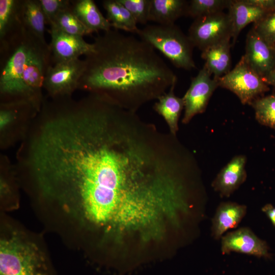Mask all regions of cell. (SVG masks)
Here are the masks:
<instances>
[{"label":"cell","mask_w":275,"mask_h":275,"mask_svg":"<svg viewBox=\"0 0 275 275\" xmlns=\"http://www.w3.org/2000/svg\"><path fill=\"white\" fill-rule=\"evenodd\" d=\"M246 158L243 155L234 156L216 176L212 183L215 191L223 197H229L246 180Z\"/></svg>","instance_id":"cell-13"},{"label":"cell","mask_w":275,"mask_h":275,"mask_svg":"<svg viewBox=\"0 0 275 275\" xmlns=\"http://www.w3.org/2000/svg\"><path fill=\"white\" fill-rule=\"evenodd\" d=\"M23 0L0 1V44L10 40L22 29Z\"/></svg>","instance_id":"cell-17"},{"label":"cell","mask_w":275,"mask_h":275,"mask_svg":"<svg viewBox=\"0 0 275 275\" xmlns=\"http://www.w3.org/2000/svg\"><path fill=\"white\" fill-rule=\"evenodd\" d=\"M250 105L255 111L257 121L275 130V94L258 97Z\"/></svg>","instance_id":"cell-23"},{"label":"cell","mask_w":275,"mask_h":275,"mask_svg":"<svg viewBox=\"0 0 275 275\" xmlns=\"http://www.w3.org/2000/svg\"><path fill=\"white\" fill-rule=\"evenodd\" d=\"M188 2L184 0H151L149 20L159 24H174L186 15Z\"/></svg>","instance_id":"cell-21"},{"label":"cell","mask_w":275,"mask_h":275,"mask_svg":"<svg viewBox=\"0 0 275 275\" xmlns=\"http://www.w3.org/2000/svg\"><path fill=\"white\" fill-rule=\"evenodd\" d=\"M21 20L22 27L32 38L47 44L44 37L45 19L39 0H23Z\"/></svg>","instance_id":"cell-20"},{"label":"cell","mask_w":275,"mask_h":275,"mask_svg":"<svg viewBox=\"0 0 275 275\" xmlns=\"http://www.w3.org/2000/svg\"><path fill=\"white\" fill-rule=\"evenodd\" d=\"M22 27L21 31L0 45V92L5 102L23 99L22 77L34 42Z\"/></svg>","instance_id":"cell-2"},{"label":"cell","mask_w":275,"mask_h":275,"mask_svg":"<svg viewBox=\"0 0 275 275\" xmlns=\"http://www.w3.org/2000/svg\"><path fill=\"white\" fill-rule=\"evenodd\" d=\"M231 33L229 15L223 11L195 18L187 36L193 47L202 51L226 39H231Z\"/></svg>","instance_id":"cell-7"},{"label":"cell","mask_w":275,"mask_h":275,"mask_svg":"<svg viewBox=\"0 0 275 275\" xmlns=\"http://www.w3.org/2000/svg\"><path fill=\"white\" fill-rule=\"evenodd\" d=\"M51 26L74 36L84 37L91 34L73 12L71 5L58 15Z\"/></svg>","instance_id":"cell-22"},{"label":"cell","mask_w":275,"mask_h":275,"mask_svg":"<svg viewBox=\"0 0 275 275\" xmlns=\"http://www.w3.org/2000/svg\"><path fill=\"white\" fill-rule=\"evenodd\" d=\"M231 39H226L202 51L201 57L205 61L204 66L215 79L231 70Z\"/></svg>","instance_id":"cell-16"},{"label":"cell","mask_w":275,"mask_h":275,"mask_svg":"<svg viewBox=\"0 0 275 275\" xmlns=\"http://www.w3.org/2000/svg\"><path fill=\"white\" fill-rule=\"evenodd\" d=\"M70 2L73 12L91 34L112 29V24L103 16L93 0Z\"/></svg>","instance_id":"cell-18"},{"label":"cell","mask_w":275,"mask_h":275,"mask_svg":"<svg viewBox=\"0 0 275 275\" xmlns=\"http://www.w3.org/2000/svg\"><path fill=\"white\" fill-rule=\"evenodd\" d=\"M52 64L49 44L35 41L24 70L22 84L23 99L29 102L37 111L40 110L42 89L46 72Z\"/></svg>","instance_id":"cell-5"},{"label":"cell","mask_w":275,"mask_h":275,"mask_svg":"<svg viewBox=\"0 0 275 275\" xmlns=\"http://www.w3.org/2000/svg\"><path fill=\"white\" fill-rule=\"evenodd\" d=\"M132 14L137 24H146L149 20L151 0H118Z\"/></svg>","instance_id":"cell-25"},{"label":"cell","mask_w":275,"mask_h":275,"mask_svg":"<svg viewBox=\"0 0 275 275\" xmlns=\"http://www.w3.org/2000/svg\"><path fill=\"white\" fill-rule=\"evenodd\" d=\"M245 61L251 67L264 79L275 67V48L266 42L253 29L246 39Z\"/></svg>","instance_id":"cell-12"},{"label":"cell","mask_w":275,"mask_h":275,"mask_svg":"<svg viewBox=\"0 0 275 275\" xmlns=\"http://www.w3.org/2000/svg\"><path fill=\"white\" fill-rule=\"evenodd\" d=\"M264 79L268 85L275 88V67Z\"/></svg>","instance_id":"cell-31"},{"label":"cell","mask_w":275,"mask_h":275,"mask_svg":"<svg viewBox=\"0 0 275 275\" xmlns=\"http://www.w3.org/2000/svg\"><path fill=\"white\" fill-rule=\"evenodd\" d=\"M274 48H275V45L274 46Z\"/></svg>","instance_id":"cell-32"},{"label":"cell","mask_w":275,"mask_h":275,"mask_svg":"<svg viewBox=\"0 0 275 275\" xmlns=\"http://www.w3.org/2000/svg\"><path fill=\"white\" fill-rule=\"evenodd\" d=\"M85 68L84 60L79 58L51 65L46 72L43 88L53 98L67 97L78 89Z\"/></svg>","instance_id":"cell-8"},{"label":"cell","mask_w":275,"mask_h":275,"mask_svg":"<svg viewBox=\"0 0 275 275\" xmlns=\"http://www.w3.org/2000/svg\"><path fill=\"white\" fill-rule=\"evenodd\" d=\"M102 4L106 11L107 19L112 24L113 27L118 30H123V16L118 0H104Z\"/></svg>","instance_id":"cell-28"},{"label":"cell","mask_w":275,"mask_h":275,"mask_svg":"<svg viewBox=\"0 0 275 275\" xmlns=\"http://www.w3.org/2000/svg\"><path fill=\"white\" fill-rule=\"evenodd\" d=\"M217 80L219 87L234 93L242 104H251L269 90L264 79L251 67L243 56L233 69Z\"/></svg>","instance_id":"cell-6"},{"label":"cell","mask_w":275,"mask_h":275,"mask_svg":"<svg viewBox=\"0 0 275 275\" xmlns=\"http://www.w3.org/2000/svg\"><path fill=\"white\" fill-rule=\"evenodd\" d=\"M268 250L266 242L258 238L249 228H239L222 237L221 251L223 254L235 252L269 258Z\"/></svg>","instance_id":"cell-11"},{"label":"cell","mask_w":275,"mask_h":275,"mask_svg":"<svg viewBox=\"0 0 275 275\" xmlns=\"http://www.w3.org/2000/svg\"><path fill=\"white\" fill-rule=\"evenodd\" d=\"M246 3L269 12L275 11V0H243Z\"/></svg>","instance_id":"cell-29"},{"label":"cell","mask_w":275,"mask_h":275,"mask_svg":"<svg viewBox=\"0 0 275 275\" xmlns=\"http://www.w3.org/2000/svg\"><path fill=\"white\" fill-rule=\"evenodd\" d=\"M0 275H49L47 261L33 242L18 233L0 241Z\"/></svg>","instance_id":"cell-3"},{"label":"cell","mask_w":275,"mask_h":275,"mask_svg":"<svg viewBox=\"0 0 275 275\" xmlns=\"http://www.w3.org/2000/svg\"><path fill=\"white\" fill-rule=\"evenodd\" d=\"M39 2L45 22L50 26L61 11L71 7V2L68 0H39Z\"/></svg>","instance_id":"cell-27"},{"label":"cell","mask_w":275,"mask_h":275,"mask_svg":"<svg viewBox=\"0 0 275 275\" xmlns=\"http://www.w3.org/2000/svg\"><path fill=\"white\" fill-rule=\"evenodd\" d=\"M228 9L232 28V45L235 43L239 33L248 24L258 21L270 13L247 4L243 0L231 1Z\"/></svg>","instance_id":"cell-14"},{"label":"cell","mask_w":275,"mask_h":275,"mask_svg":"<svg viewBox=\"0 0 275 275\" xmlns=\"http://www.w3.org/2000/svg\"><path fill=\"white\" fill-rule=\"evenodd\" d=\"M84 60L78 89L137 112L157 99L177 77L155 49L141 39L111 29L95 38Z\"/></svg>","instance_id":"cell-1"},{"label":"cell","mask_w":275,"mask_h":275,"mask_svg":"<svg viewBox=\"0 0 275 275\" xmlns=\"http://www.w3.org/2000/svg\"><path fill=\"white\" fill-rule=\"evenodd\" d=\"M246 213V207L232 202L221 203L212 220L211 234L215 239L222 238L229 229L236 227Z\"/></svg>","instance_id":"cell-15"},{"label":"cell","mask_w":275,"mask_h":275,"mask_svg":"<svg viewBox=\"0 0 275 275\" xmlns=\"http://www.w3.org/2000/svg\"><path fill=\"white\" fill-rule=\"evenodd\" d=\"M51 41L49 44L53 64L68 62L86 56L93 49V44L87 42L83 37L66 33L51 26Z\"/></svg>","instance_id":"cell-10"},{"label":"cell","mask_w":275,"mask_h":275,"mask_svg":"<svg viewBox=\"0 0 275 275\" xmlns=\"http://www.w3.org/2000/svg\"><path fill=\"white\" fill-rule=\"evenodd\" d=\"M211 76L203 66L197 76L192 78L190 85L182 97L184 104L182 123H188L194 116L205 112L213 93L219 87L218 80L211 78Z\"/></svg>","instance_id":"cell-9"},{"label":"cell","mask_w":275,"mask_h":275,"mask_svg":"<svg viewBox=\"0 0 275 275\" xmlns=\"http://www.w3.org/2000/svg\"><path fill=\"white\" fill-rule=\"evenodd\" d=\"M231 0H191L188 3L186 15L195 19L223 12Z\"/></svg>","instance_id":"cell-24"},{"label":"cell","mask_w":275,"mask_h":275,"mask_svg":"<svg viewBox=\"0 0 275 275\" xmlns=\"http://www.w3.org/2000/svg\"><path fill=\"white\" fill-rule=\"evenodd\" d=\"M137 35L177 68L185 70L196 68L193 58L194 47L187 35L175 24L147 25L139 29Z\"/></svg>","instance_id":"cell-4"},{"label":"cell","mask_w":275,"mask_h":275,"mask_svg":"<svg viewBox=\"0 0 275 275\" xmlns=\"http://www.w3.org/2000/svg\"><path fill=\"white\" fill-rule=\"evenodd\" d=\"M252 29L266 42L272 46L275 45V11L267 14L255 22Z\"/></svg>","instance_id":"cell-26"},{"label":"cell","mask_w":275,"mask_h":275,"mask_svg":"<svg viewBox=\"0 0 275 275\" xmlns=\"http://www.w3.org/2000/svg\"><path fill=\"white\" fill-rule=\"evenodd\" d=\"M262 210L275 226V207L270 204H267L262 207Z\"/></svg>","instance_id":"cell-30"},{"label":"cell","mask_w":275,"mask_h":275,"mask_svg":"<svg viewBox=\"0 0 275 275\" xmlns=\"http://www.w3.org/2000/svg\"><path fill=\"white\" fill-rule=\"evenodd\" d=\"M176 82L170 87L168 93L160 96L153 106V109L161 116L167 122L170 132L176 136L179 130L178 121L182 111L184 108L182 98L177 97L174 93Z\"/></svg>","instance_id":"cell-19"}]
</instances>
